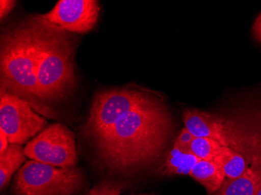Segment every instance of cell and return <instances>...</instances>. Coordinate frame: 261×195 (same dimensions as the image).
<instances>
[{
  "mask_svg": "<svg viewBox=\"0 0 261 195\" xmlns=\"http://www.w3.org/2000/svg\"><path fill=\"white\" fill-rule=\"evenodd\" d=\"M138 195H153L152 193H146V194H138Z\"/></svg>",
  "mask_w": 261,
  "mask_h": 195,
  "instance_id": "22",
  "label": "cell"
},
{
  "mask_svg": "<svg viewBox=\"0 0 261 195\" xmlns=\"http://www.w3.org/2000/svg\"><path fill=\"white\" fill-rule=\"evenodd\" d=\"M99 10L96 0H61L48 14L40 17L66 32L83 34L95 27Z\"/></svg>",
  "mask_w": 261,
  "mask_h": 195,
  "instance_id": "8",
  "label": "cell"
},
{
  "mask_svg": "<svg viewBox=\"0 0 261 195\" xmlns=\"http://www.w3.org/2000/svg\"><path fill=\"white\" fill-rule=\"evenodd\" d=\"M32 160L60 168H70L77 164V154L74 133L61 124L45 127L23 149Z\"/></svg>",
  "mask_w": 261,
  "mask_h": 195,
  "instance_id": "6",
  "label": "cell"
},
{
  "mask_svg": "<svg viewBox=\"0 0 261 195\" xmlns=\"http://www.w3.org/2000/svg\"><path fill=\"white\" fill-rule=\"evenodd\" d=\"M215 161L221 165L226 179L238 178L248 168L245 157L229 146H224Z\"/></svg>",
  "mask_w": 261,
  "mask_h": 195,
  "instance_id": "14",
  "label": "cell"
},
{
  "mask_svg": "<svg viewBox=\"0 0 261 195\" xmlns=\"http://www.w3.org/2000/svg\"><path fill=\"white\" fill-rule=\"evenodd\" d=\"M1 90L27 101L32 108L52 117L44 108L37 76V42L33 21L20 22L1 35Z\"/></svg>",
  "mask_w": 261,
  "mask_h": 195,
  "instance_id": "3",
  "label": "cell"
},
{
  "mask_svg": "<svg viewBox=\"0 0 261 195\" xmlns=\"http://www.w3.org/2000/svg\"><path fill=\"white\" fill-rule=\"evenodd\" d=\"M0 127L10 144L23 145L45 128L47 121L20 97L1 90Z\"/></svg>",
  "mask_w": 261,
  "mask_h": 195,
  "instance_id": "7",
  "label": "cell"
},
{
  "mask_svg": "<svg viewBox=\"0 0 261 195\" xmlns=\"http://www.w3.org/2000/svg\"><path fill=\"white\" fill-rule=\"evenodd\" d=\"M150 95L127 89L98 92L84 127L85 133L93 141L109 130L120 117L144 102Z\"/></svg>",
  "mask_w": 261,
  "mask_h": 195,
  "instance_id": "5",
  "label": "cell"
},
{
  "mask_svg": "<svg viewBox=\"0 0 261 195\" xmlns=\"http://www.w3.org/2000/svg\"><path fill=\"white\" fill-rule=\"evenodd\" d=\"M261 183V165L259 160L246 169L236 179H225L221 188L214 195H256Z\"/></svg>",
  "mask_w": 261,
  "mask_h": 195,
  "instance_id": "10",
  "label": "cell"
},
{
  "mask_svg": "<svg viewBox=\"0 0 261 195\" xmlns=\"http://www.w3.org/2000/svg\"><path fill=\"white\" fill-rule=\"evenodd\" d=\"M193 138H194V137L192 135L191 133H189L186 128H184L182 129L179 135L176 139L174 144L186 152H191L190 145H191Z\"/></svg>",
  "mask_w": 261,
  "mask_h": 195,
  "instance_id": "17",
  "label": "cell"
},
{
  "mask_svg": "<svg viewBox=\"0 0 261 195\" xmlns=\"http://www.w3.org/2000/svg\"><path fill=\"white\" fill-rule=\"evenodd\" d=\"M37 42V76L42 103L66 99L76 83L72 35L44 20L32 17Z\"/></svg>",
  "mask_w": 261,
  "mask_h": 195,
  "instance_id": "2",
  "label": "cell"
},
{
  "mask_svg": "<svg viewBox=\"0 0 261 195\" xmlns=\"http://www.w3.org/2000/svg\"><path fill=\"white\" fill-rule=\"evenodd\" d=\"M172 127L168 107L151 95L92 142L106 166L124 173L156 161L168 143Z\"/></svg>",
  "mask_w": 261,
  "mask_h": 195,
  "instance_id": "1",
  "label": "cell"
},
{
  "mask_svg": "<svg viewBox=\"0 0 261 195\" xmlns=\"http://www.w3.org/2000/svg\"><path fill=\"white\" fill-rule=\"evenodd\" d=\"M189 176L202 184L209 194H215L226 179L221 165L215 160H199Z\"/></svg>",
  "mask_w": 261,
  "mask_h": 195,
  "instance_id": "11",
  "label": "cell"
},
{
  "mask_svg": "<svg viewBox=\"0 0 261 195\" xmlns=\"http://www.w3.org/2000/svg\"><path fill=\"white\" fill-rule=\"evenodd\" d=\"M256 195H261V183L260 184H259L257 191H256Z\"/></svg>",
  "mask_w": 261,
  "mask_h": 195,
  "instance_id": "21",
  "label": "cell"
},
{
  "mask_svg": "<svg viewBox=\"0 0 261 195\" xmlns=\"http://www.w3.org/2000/svg\"><path fill=\"white\" fill-rule=\"evenodd\" d=\"M80 169L60 168L35 160L22 165L13 181L16 195H72L83 185Z\"/></svg>",
  "mask_w": 261,
  "mask_h": 195,
  "instance_id": "4",
  "label": "cell"
},
{
  "mask_svg": "<svg viewBox=\"0 0 261 195\" xmlns=\"http://www.w3.org/2000/svg\"><path fill=\"white\" fill-rule=\"evenodd\" d=\"M199 160L191 152H186L174 144L160 172L164 176L189 175Z\"/></svg>",
  "mask_w": 261,
  "mask_h": 195,
  "instance_id": "12",
  "label": "cell"
},
{
  "mask_svg": "<svg viewBox=\"0 0 261 195\" xmlns=\"http://www.w3.org/2000/svg\"><path fill=\"white\" fill-rule=\"evenodd\" d=\"M224 145L215 139L194 137L190 150L200 160L214 161L219 155Z\"/></svg>",
  "mask_w": 261,
  "mask_h": 195,
  "instance_id": "15",
  "label": "cell"
},
{
  "mask_svg": "<svg viewBox=\"0 0 261 195\" xmlns=\"http://www.w3.org/2000/svg\"><path fill=\"white\" fill-rule=\"evenodd\" d=\"M252 34L254 39L261 44V13L255 19L252 27Z\"/></svg>",
  "mask_w": 261,
  "mask_h": 195,
  "instance_id": "19",
  "label": "cell"
},
{
  "mask_svg": "<svg viewBox=\"0 0 261 195\" xmlns=\"http://www.w3.org/2000/svg\"><path fill=\"white\" fill-rule=\"evenodd\" d=\"M9 143L10 142H9L8 137L5 132L0 129V155L7 150V148L9 147Z\"/></svg>",
  "mask_w": 261,
  "mask_h": 195,
  "instance_id": "20",
  "label": "cell"
},
{
  "mask_svg": "<svg viewBox=\"0 0 261 195\" xmlns=\"http://www.w3.org/2000/svg\"><path fill=\"white\" fill-rule=\"evenodd\" d=\"M124 186L113 181H103L94 187L86 195H120Z\"/></svg>",
  "mask_w": 261,
  "mask_h": 195,
  "instance_id": "16",
  "label": "cell"
},
{
  "mask_svg": "<svg viewBox=\"0 0 261 195\" xmlns=\"http://www.w3.org/2000/svg\"><path fill=\"white\" fill-rule=\"evenodd\" d=\"M15 4V1H10V0H1L0 1V17L1 19H4L10 14V12L13 10Z\"/></svg>",
  "mask_w": 261,
  "mask_h": 195,
  "instance_id": "18",
  "label": "cell"
},
{
  "mask_svg": "<svg viewBox=\"0 0 261 195\" xmlns=\"http://www.w3.org/2000/svg\"><path fill=\"white\" fill-rule=\"evenodd\" d=\"M26 155L21 145L10 144L0 155V187L4 190L10 184L12 176L25 162Z\"/></svg>",
  "mask_w": 261,
  "mask_h": 195,
  "instance_id": "13",
  "label": "cell"
},
{
  "mask_svg": "<svg viewBox=\"0 0 261 195\" xmlns=\"http://www.w3.org/2000/svg\"><path fill=\"white\" fill-rule=\"evenodd\" d=\"M185 128L194 137L215 139L224 146H231L224 120L215 114L186 109L183 113Z\"/></svg>",
  "mask_w": 261,
  "mask_h": 195,
  "instance_id": "9",
  "label": "cell"
}]
</instances>
